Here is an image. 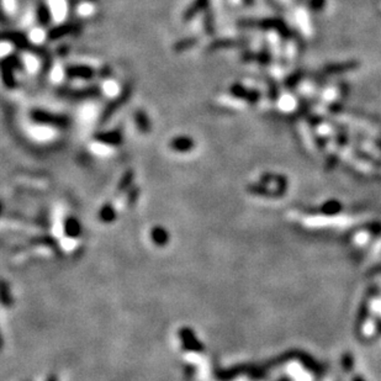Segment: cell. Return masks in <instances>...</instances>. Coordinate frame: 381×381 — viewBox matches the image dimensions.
<instances>
[{"instance_id": "6da1fadb", "label": "cell", "mask_w": 381, "mask_h": 381, "mask_svg": "<svg viewBox=\"0 0 381 381\" xmlns=\"http://www.w3.org/2000/svg\"><path fill=\"white\" fill-rule=\"evenodd\" d=\"M50 14L56 22H62L66 20L68 14V4L67 0H47Z\"/></svg>"}, {"instance_id": "9c48e42d", "label": "cell", "mask_w": 381, "mask_h": 381, "mask_svg": "<svg viewBox=\"0 0 381 381\" xmlns=\"http://www.w3.org/2000/svg\"><path fill=\"white\" fill-rule=\"evenodd\" d=\"M63 77H64L63 68L60 66V64H56V66L53 67L52 71H51V79H52V82H55V83L62 82Z\"/></svg>"}, {"instance_id": "8fae6325", "label": "cell", "mask_w": 381, "mask_h": 381, "mask_svg": "<svg viewBox=\"0 0 381 381\" xmlns=\"http://www.w3.org/2000/svg\"><path fill=\"white\" fill-rule=\"evenodd\" d=\"M3 5H4V10L7 13H14L16 9V2L15 0H3Z\"/></svg>"}, {"instance_id": "7c38bea8", "label": "cell", "mask_w": 381, "mask_h": 381, "mask_svg": "<svg viewBox=\"0 0 381 381\" xmlns=\"http://www.w3.org/2000/svg\"><path fill=\"white\" fill-rule=\"evenodd\" d=\"M11 51H13V46H11V43H9V42L4 41L2 43V56L3 57H7L8 53H10Z\"/></svg>"}, {"instance_id": "3957f363", "label": "cell", "mask_w": 381, "mask_h": 381, "mask_svg": "<svg viewBox=\"0 0 381 381\" xmlns=\"http://www.w3.org/2000/svg\"><path fill=\"white\" fill-rule=\"evenodd\" d=\"M79 120L85 124H90L91 121H94L95 117L98 115V109L94 104H85L82 108L79 109Z\"/></svg>"}, {"instance_id": "277c9868", "label": "cell", "mask_w": 381, "mask_h": 381, "mask_svg": "<svg viewBox=\"0 0 381 381\" xmlns=\"http://www.w3.org/2000/svg\"><path fill=\"white\" fill-rule=\"evenodd\" d=\"M103 93L108 98H116L120 94V85L116 80L108 79L103 83L102 85Z\"/></svg>"}, {"instance_id": "ba28073f", "label": "cell", "mask_w": 381, "mask_h": 381, "mask_svg": "<svg viewBox=\"0 0 381 381\" xmlns=\"http://www.w3.org/2000/svg\"><path fill=\"white\" fill-rule=\"evenodd\" d=\"M294 104H295V100L290 95H282L279 100L280 109H282L284 111H290L294 108Z\"/></svg>"}, {"instance_id": "30bf717a", "label": "cell", "mask_w": 381, "mask_h": 381, "mask_svg": "<svg viewBox=\"0 0 381 381\" xmlns=\"http://www.w3.org/2000/svg\"><path fill=\"white\" fill-rule=\"evenodd\" d=\"M91 150H93L95 153H98V155H108L109 151H110L106 147V145L103 144H93L91 145Z\"/></svg>"}, {"instance_id": "52a82bcc", "label": "cell", "mask_w": 381, "mask_h": 381, "mask_svg": "<svg viewBox=\"0 0 381 381\" xmlns=\"http://www.w3.org/2000/svg\"><path fill=\"white\" fill-rule=\"evenodd\" d=\"M77 13L83 18H88L94 13V5L90 3H82L80 5H78Z\"/></svg>"}, {"instance_id": "7a4b0ae2", "label": "cell", "mask_w": 381, "mask_h": 381, "mask_svg": "<svg viewBox=\"0 0 381 381\" xmlns=\"http://www.w3.org/2000/svg\"><path fill=\"white\" fill-rule=\"evenodd\" d=\"M30 133L37 141H49L55 137L56 131L47 125H35L30 128Z\"/></svg>"}, {"instance_id": "5b68a950", "label": "cell", "mask_w": 381, "mask_h": 381, "mask_svg": "<svg viewBox=\"0 0 381 381\" xmlns=\"http://www.w3.org/2000/svg\"><path fill=\"white\" fill-rule=\"evenodd\" d=\"M22 62H24V66H25V68H26V71L29 73H31V74L37 72L38 68H40V61L37 60L36 56L30 55V53L24 55Z\"/></svg>"}, {"instance_id": "8992f818", "label": "cell", "mask_w": 381, "mask_h": 381, "mask_svg": "<svg viewBox=\"0 0 381 381\" xmlns=\"http://www.w3.org/2000/svg\"><path fill=\"white\" fill-rule=\"evenodd\" d=\"M29 38L32 43L40 44L46 40V32H44L42 29H40V27H35V29H32L31 31H30Z\"/></svg>"}]
</instances>
